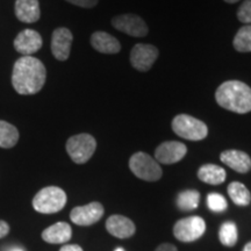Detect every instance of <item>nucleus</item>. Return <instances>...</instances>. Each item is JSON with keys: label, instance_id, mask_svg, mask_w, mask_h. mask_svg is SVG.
I'll list each match as a JSON object with an SVG mask.
<instances>
[{"label": "nucleus", "instance_id": "nucleus-1", "mask_svg": "<svg viewBox=\"0 0 251 251\" xmlns=\"http://www.w3.org/2000/svg\"><path fill=\"white\" fill-rule=\"evenodd\" d=\"M47 79L45 64L33 56H23L15 62L12 85L19 94L30 96L42 90Z\"/></svg>", "mask_w": 251, "mask_h": 251}, {"label": "nucleus", "instance_id": "nucleus-2", "mask_svg": "<svg viewBox=\"0 0 251 251\" xmlns=\"http://www.w3.org/2000/svg\"><path fill=\"white\" fill-rule=\"evenodd\" d=\"M216 102L228 111L246 114L251 112V87L240 80L222 83L215 92Z\"/></svg>", "mask_w": 251, "mask_h": 251}, {"label": "nucleus", "instance_id": "nucleus-3", "mask_svg": "<svg viewBox=\"0 0 251 251\" xmlns=\"http://www.w3.org/2000/svg\"><path fill=\"white\" fill-rule=\"evenodd\" d=\"M67 203V194L57 186H48L36 193L33 199V207L42 214H54L62 211Z\"/></svg>", "mask_w": 251, "mask_h": 251}, {"label": "nucleus", "instance_id": "nucleus-4", "mask_svg": "<svg viewBox=\"0 0 251 251\" xmlns=\"http://www.w3.org/2000/svg\"><path fill=\"white\" fill-rule=\"evenodd\" d=\"M172 130L178 136L190 141H201L208 135V127L205 122L187 114H179L172 120Z\"/></svg>", "mask_w": 251, "mask_h": 251}, {"label": "nucleus", "instance_id": "nucleus-5", "mask_svg": "<svg viewBox=\"0 0 251 251\" xmlns=\"http://www.w3.org/2000/svg\"><path fill=\"white\" fill-rule=\"evenodd\" d=\"M129 169L140 179L156 181L161 179L162 169L159 163L146 152H136L130 157Z\"/></svg>", "mask_w": 251, "mask_h": 251}, {"label": "nucleus", "instance_id": "nucleus-6", "mask_svg": "<svg viewBox=\"0 0 251 251\" xmlns=\"http://www.w3.org/2000/svg\"><path fill=\"white\" fill-rule=\"evenodd\" d=\"M67 151L76 164H84L93 156L97 149V141L90 134H78L67 141Z\"/></svg>", "mask_w": 251, "mask_h": 251}, {"label": "nucleus", "instance_id": "nucleus-7", "mask_svg": "<svg viewBox=\"0 0 251 251\" xmlns=\"http://www.w3.org/2000/svg\"><path fill=\"white\" fill-rule=\"evenodd\" d=\"M206 224L200 216H188L176 222L174 234L181 242H193L205 233Z\"/></svg>", "mask_w": 251, "mask_h": 251}, {"label": "nucleus", "instance_id": "nucleus-8", "mask_svg": "<svg viewBox=\"0 0 251 251\" xmlns=\"http://www.w3.org/2000/svg\"><path fill=\"white\" fill-rule=\"evenodd\" d=\"M115 29L133 37H143L148 34V26L142 18L136 14H121L112 19Z\"/></svg>", "mask_w": 251, "mask_h": 251}, {"label": "nucleus", "instance_id": "nucleus-9", "mask_svg": "<svg viewBox=\"0 0 251 251\" xmlns=\"http://www.w3.org/2000/svg\"><path fill=\"white\" fill-rule=\"evenodd\" d=\"M158 49L152 45L139 43L134 46L130 51V64L137 71L147 72L155 64L158 57Z\"/></svg>", "mask_w": 251, "mask_h": 251}, {"label": "nucleus", "instance_id": "nucleus-10", "mask_svg": "<svg viewBox=\"0 0 251 251\" xmlns=\"http://www.w3.org/2000/svg\"><path fill=\"white\" fill-rule=\"evenodd\" d=\"M187 152L184 143L177 141H166L157 147L155 151V159L162 164H175L181 161Z\"/></svg>", "mask_w": 251, "mask_h": 251}, {"label": "nucleus", "instance_id": "nucleus-11", "mask_svg": "<svg viewBox=\"0 0 251 251\" xmlns=\"http://www.w3.org/2000/svg\"><path fill=\"white\" fill-rule=\"evenodd\" d=\"M103 215V207L100 202H91L86 206L75 207L70 213V219L78 226H91L97 224Z\"/></svg>", "mask_w": 251, "mask_h": 251}, {"label": "nucleus", "instance_id": "nucleus-12", "mask_svg": "<svg viewBox=\"0 0 251 251\" xmlns=\"http://www.w3.org/2000/svg\"><path fill=\"white\" fill-rule=\"evenodd\" d=\"M72 33L68 28L61 27L54 30L51 36V52L58 61H67L70 56L72 46Z\"/></svg>", "mask_w": 251, "mask_h": 251}, {"label": "nucleus", "instance_id": "nucleus-13", "mask_svg": "<svg viewBox=\"0 0 251 251\" xmlns=\"http://www.w3.org/2000/svg\"><path fill=\"white\" fill-rule=\"evenodd\" d=\"M42 37L36 30L25 29L14 40V49L24 56H30L42 48Z\"/></svg>", "mask_w": 251, "mask_h": 251}, {"label": "nucleus", "instance_id": "nucleus-14", "mask_svg": "<svg viewBox=\"0 0 251 251\" xmlns=\"http://www.w3.org/2000/svg\"><path fill=\"white\" fill-rule=\"evenodd\" d=\"M221 162L238 174H247L251 170V158L240 150H226L220 155Z\"/></svg>", "mask_w": 251, "mask_h": 251}, {"label": "nucleus", "instance_id": "nucleus-15", "mask_svg": "<svg viewBox=\"0 0 251 251\" xmlns=\"http://www.w3.org/2000/svg\"><path fill=\"white\" fill-rule=\"evenodd\" d=\"M106 229L113 236L128 238L135 234V225L130 219L124 215H112L106 221Z\"/></svg>", "mask_w": 251, "mask_h": 251}, {"label": "nucleus", "instance_id": "nucleus-16", "mask_svg": "<svg viewBox=\"0 0 251 251\" xmlns=\"http://www.w3.org/2000/svg\"><path fill=\"white\" fill-rule=\"evenodd\" d=\"M91 46L101 54H118L121 45L118 39L106 31H96L91 36Z\"/></svg>", "mask_w": 251, "mask_h": 251}, {"label": "nucleus", "instance_id": "nucleus-17", "mask_svg": "<svg viewBox=\"0 0 251 251\" xmlns=\"http://www.w3.org/2000/svg\"><path fill=\"white\" fill-rule=\"evenodd\" d=\"M15 15L21 23L34 24L40 20L41 11L39 0H17Z\"/></svg>", "mask_w": 251, "mask_h": 251}, {"label": "nucleus", "instance_id": "nucleus-18", "mask_svg": "<svg viewBox=\"0 0 251 251\" xmlns=\"http://www.w3.org/2000/svg\"><path fill=\"white\" fill-rule=\"evenodd\" d=\"M72 229L67 222H57L45 229L42 233L43 241L50 244H62L70 241Z\"/></svg>", "mask_w": 251, "mask_h": 251}, {"label": "nucleus", "instance_id": "nucleus-19", "mask_svg": "<svg viewBox=\"0 0 251 251\" xmlns=\"http://www.w3.org/2000/svg\"><path fill=\"white\" fill-rule=\"evenodd\" d=\"M198 178L209 185H220L227 178L226 170L215 164H205L198 170Z\"/></svg>", "mask_w": 251, "mask_h": 251}, {"label": "nucleus", "instance_id": "nucleus-20", "mask_svg": "<svg viewBox=\"0 0 251 251\" xmlns=\"http://www.w3.org/2000/svg\"><path fill=\"white\" fill-rule=\"evenodd\" d=\"M19 141V130L13 125L0 120V148H13Z\"/></svg>", "mask_w": 251, "mask_h": 251}, {"label": "nucleus", "instance_id": "nucleus-21", "mask_svg": "<svg viewBox=\"0 0 251 251\" xmlns=\"http://www.w3.org/2000/svg\"><path fill=\"white\" fill-rule=\"evenodd\" d=\"M228 194L237 206H248L251 201L249 190L240 181H233L228 185Z\"/></svg>", "mask_w": 251, "mask_h": 251}, {"label": "nucleus", "instance_id": "nucleus-22", "mask_svg": "<svg viewBox=\"0 0 251 251\" xmlns=\"http://www.w3.org/2000/svg\"><path fill=\"white\" fill-rule=\"evenodd\" d=\"M200 193L196 190H186L178 194L177 206L184 212L193 211L199 206Z\"/></svg>", "mask_w": 251, "mask_h": 251}, {"label": "nucleus", "instance_id": "nucleus-23", "mask_svg": "<svg viewBox=\"0 0 251 251\" xmlns=\"http://www.w3.org/2000/svg\"><path fill=\"white\" fill-rule=\"evenodd\" d=\"M234 48L240 52H251V25H246L234 37Z\"/></svg>", "mask_w": 251, "mask_h": 251}, {"label": "nucleus", "instance_id": "nucleus-24", "mask_svg": "<svg viewBox=\"0 0 251 251\" xmlns=\"http://www.w3.org/2000/svg\"><path fill=\"white\" fill-rule=\"evenodd\" d=\"M237 227L234 222L227 221L222 224L219 230V238L226 247H234L237 242Z\"/></svg>", "mask_w": 251, "mask_h": 251}, {"label": "nucleus", "instance_id": "nucleus-25", "mask_svg": "<svg viewBox=\"0 0 251 251\" xmlns=\"http://www.w3.org/2000/svg\"><path fill=\"white\" fill-rule=\"evenodd\" d=\"M207 207L212 212L221 213L228 208V203L226 198L220 193H209L207 196Z\"/></svg>", "mask_w": 251, "mask_h": 251}, {"label": "nucleus", "instance_id": "nucleus-26", "mask_svg": "<svg viewBox=\"0 0 251 251\" xmlns=\"http://www.w3.org/2000/svg\"><path fill=\"white\" fill-rule=\"evenodd\" d=\"M237 19L241 23L251 24V0H244V2L237 9Z\"/></svg>", "mask_w": 251, "mask_h": 251}, {"label": "nucleus", "instance_id": "nucleus-27", "mask_svg": "<svg viewBox=\"0 0 251 251\" xmlns=\"http://www.w3.org/2000/svg\"><path fill=\"white\" fill-rule=\"evenodd\" d=\"M70 4H74L76 6H79V7L84 8H92L98 4L99 0H67Z\"/></svg>", "mask_w": 251, "mask_h": 251}, {"label": "nucleus", "instance_id": "nucleus-28", "mask_svg": "<svg viewBox=\"0 0 251 251\" xmlns=\"http://www.w3.org/2000/svg\"><path fill=\"white\" fill-rule=\"evenodd\" d=\"M9 233V226L6 221H2L0 220V238H4L7 236Z\"/></svg>", "mask_w": 251, "mask_h": 251}, {"label": "nucleus", "instance_id": "nucleus-29", "mask_svg": "<svg viewBox=\"0 0 251 251\" xmlns=\"http://www.w3.org/2000/svg\"><path fill=\"white\" fill-rule=\"evenodd\" d=\"M59 251H84L77 244H65L63 246Z\"/></svg>", "mask_w": 251, "mask_h": 251}, {"label": "nucleus", "instance_id": "nucleus-30", "mask_svg": "<svg viewBox=\"0 0 251 251\" xmlns=\"http://www.w3.org/2000/svg\"><path fill=\"white\" fill-rule=\"evenodd\" d=\"M155 251H178L177 248H176L174 244H170V243H164V244H161L158 248Z\"/></svg>", "mask_w": 251, "mask_h": 251}, {"label": "nucleus", "instance_id": "nucleus-31", "mask_svg": "<svg viewBox=\"0 0 251 251\" xmlns=\"http://www.w3.org/2000/svg\"><path fill=\"white\" fill-rule=\"evenodd\" d=\"M243 251H251V242L247 243L246 246H244V248H243Z\"/></svg>", "mask_w": 251, "mask_h": 251}, {"label": "nucleus", "instance_id": "nucleus-32", "mask_svg": "<svg viewBox=\"0 0 251 251\" xmlns=\"http://www.w3.org/2000/svg\"><path fill=\"white\" fill-rule=\"evenodd\" d=\"M224 1H226V2H228V4H235V2L240 1V0H224Z\"/></svg>", "mask_w": 251, "mask_h": 251}, {"label": "nucleus", "instance_id": "nucleus-33", "mask_svg": "<svg viewBox=\"0 0 251 251\" xmlns=\"http://www.w3.org/2000/svg\"><path fill=\"white\" fill-rule=\"evenodd\" d=\"M114 251H125L124 248H118V249H115Z\"/></svg>", "mask_w": 251, "mask_h": 251}, {"label": "nucleus", "instance_id": "nucleus-34", "mask_svg": "<svg viewBox=\"0 0 251 251\" xmlns=\"http://www.w3.org/2000/svg\"><path fill=\"white\" fill-rule=\"evenodd\" d=\"M13 251H23L21 249H15V250H13Z\"/></svg>", "mask_w": 251, "mask_h": 251}]
</instances>
